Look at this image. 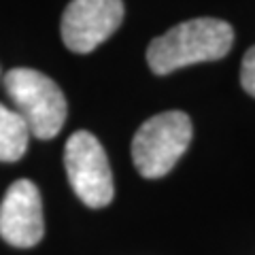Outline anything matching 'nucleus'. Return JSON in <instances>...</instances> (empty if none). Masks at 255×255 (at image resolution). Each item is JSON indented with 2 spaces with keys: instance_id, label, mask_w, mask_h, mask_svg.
<instances>
[{
  "instance_id": "f03ea898",
  "label": "nucleus",
  "mask_w": 255,
  "mask_h": 255,
  "mask_svg": "<svg viewBox=\"0 0 255 255\" xmlns=\"http://www.w3.org/2000/svg\"><path fill=\"white\" fill-rule=\"evenodd\" d=\"M6 96L28 124L30 134L41 140L53 138L66 122V98L58 83L34 68H13L4 75Z\"/></svg>"
},
{
  "instance_id": "6e6552de",
  "label": "nucleus",
  "mask_w": 255,
  "mask_h": 255,
  "mask_svg": "<svg viewBox=\"0 0 255 255\" xmlns=\"http://www.w3.org/2000/svg\"><path fill=\"white\" fill-rule=\"evenodd\" d=\"M241 85L243 90L255 98V47H251L243 58L241 66Z\"/></svg>"
},
{
  "instance_id": "f257e3e1",
  "label": "nucleus",
  "mask_w": 255,
  "mask_h": 255,
  "mask_svg": "<svg viewBox=\"0 0 255 255\" xmlns=\"http://www.w3.org/2000/svg\"><path fill=\"white\" fill-rule=\"evenodd\" d=\"M232 45L234 30L228 21L198 17L153 38L147 47V64L155 75H170L183 66L226 58Z\"/></svg>"
},
{
  "instance_id": "39448f33",
  "label": "nucleus",
  "mask_w": 255,
  "mask_h": 255,
  "mask_svg": "<svg viewBox=\"0 0 255 255\" xmlns=\"http://www.w3.org/2000/svg\"><path fill=\"white\" fill-rule=\"evenodd\" d=\"M122 0H73L62 15L64 45L75 53H90L119 28Z\"/></svg>"
},
{
  "instance_id": "0eeeda50",
  "label": "nucleus",
  "mask_w": 255,
  "mask_h": 255,
  "mask_svg": "<svg viewBox=\"0 0 255 255\" xmlns=\"http://www.w3.org/2000/svg\"><path fill=\"white\" fill-rule=\"evenodd\" d=\"M30 142V128L23 117L0 102V162H17Z\"/></svg>"
},
{
  "instance_id": "7ed1b4c3",
  "label": "nucleus",
  "mask_w": 255,
  "mask_h": 255,
  "mask_svg": "<svg viewBox=\"0 0 255 255\" xmlns=\"http://www.w3.org/2000/svg\"><path fill=\"white\" fill-rule=\"evenodd\" d=\"M191 142V119L183 111L153 115L132 138V159L140 177L159 179L168 174Z\"/></svg>"
},
{
  "instance_id": "20e7f679",
  "label": "nucleus",
  "mask_w": 255,
  "mask_h": 255,
  "mask_svg": "<svg viewBox=\"0 0 255 255\" xmlns=\"http://www.w3.org/2000/svg\"><path fill=\"white\" fill-rule=\"evenodd\" d=\"M64 166L77 198L90 209H102L113 200V172L100 140L92 132L79 130L64 149Z\"/></svg>"
},
{
  "instance_id": "423d86ee",
  "label": "nucleus",
  "mask_w": 255,
  "mask_h": 255,
  "mask_svg": "<svg viewBox=\"0 0 255 255\" xmlns=\"http://www.w3.org/2000/svg\"><path fill=\"white\" fill-rule=\"evenodd\" d=\"M45 234L41 191L28 179H19L6 189L0 204V236L9 245L28 249Z\"/></svg>"
}]
</instances>
